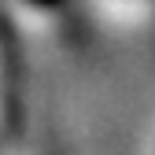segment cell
I'll use <instances>...</instances> for the list:
<instances>
[{"label": "cell", "instance_id": "1", "mask_svg": "<svg viewBox=\"0 0 155 155\" xmlns=\"http://www.w3.org/2000/svg\"><path fill=\"white\" fill-rule=\"evenodd\" d=\"M33 4H41V8H59L63 0H33Z\"/></svg>", "mask_w": 155, "mask_h": 155}]
</instances>
